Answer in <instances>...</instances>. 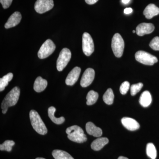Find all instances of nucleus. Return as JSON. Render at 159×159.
Listing matches in <instances>:
<instances>
[{
	"instance_id": "f257e3e1",
	"label": "nucleus",
	"mask_w": 159,
	"mask_h": 159,
	"mask_svg": "<svg viewBox=\"0 0 159 159\" xmlns=\"http://www.w3.org/2000/svg\"><path fill=\"white\" fill-rule=\"evenodd\" d=\"M20 95V89L18 87H15L12 89L6 95L3 99L1 105V108L2 109L3 114H6L8 108L13 106L17 103Z\"/></svg>"
},
{
	"instance_id": "f03ea898",
	"label": "nucleus",
	"mask_w": 159,
	"mask_h": 159,
	"mask_svg": "<svg viewBox=\"0 0 159 159\" xmlns=\"http://www.w3.org/2000/svg\"><path fill=\"white\" fill-rule=\"evenodd\" d=\"M68 138L71 141L78 143H82L87 140L86 135L82 129L78 125H74L66 129Z\"/></svg>"
},
{
	"instance_id": "7ed1b4c3",
	"label": "nucleus",
	"mask_w": 159,
	"mask_h": 159,
	"mask_svg": "<svg viewBox=\"0 0 159 159\" xmlns=\"http://www.w3.org/2000/svg\"><path fill=\"white\" fill-rule=\"evenodd\" d=\"M31 125L38 133L41 135H45L48 133V129L36 111L32 110L29 113Z\"/></svg>"
},
{
	"instance_id": "20e7f679",
	"label": "nucleus",
	"mask_w": 159,
	"mask_h": 159,
	"mask_svg": "<svg viewBox=\"0 0 159 159\" xmlns=\"http://www.w3.org/2000/svg\"><path fill=\"white\" fill-rule=\"evenodd\" d=\"M111 48L115 56L122 57L124 48V42L121 35L119 33L114 34L112 39Z\"/></svg>"
},
{
	"instance_id": "39448f33",
	"label": "nucleus",
	"mask_w": 159,
	"mask_h": 159,
	"mask_svg": "<svg viewBox=\"0 0 159 159\" xmlns=\"http://www.w3.org/2000/svg\"><path fill=\"white\" fill-rule=\"evenodd\" d=\"M135 57L137 61L145 65L152 66L158 61L156 57L144 51H138Z\"/></svg>"
},
{
	"instance_id": "423d86ee",
	"label": "nucleus",
	"mask_w": 159,
	"mask_h": 159,
	"mask_svg": "<svg viewBox=\"0 0 159 159\" xmlns=\"http://www.w3.org/2000/svg\"><path fill=\"white\" fill-rule=\"evenodd\" d=\"M56 48V46L51 39H47L41 47L38 53V57L44 59L51 55Z\"/></svg>"
},
{
	"instance_id": "0eeeda50",
	"label": "nucleus",
	"mask_w": 159,
	"mask_h": 159,
	"mask_svg": "<svg viewBox=\"0 0 159 159\" xmlns=\"http://www.w3.org/2000/svg\"><path fill=\"white\" fill-rule=\"evenodd\" d=\"M71 57V51L69 49L64 48L60 53L57 61V69L61 71L66 66Z\"/></svg>"
},
{
	"instance_id": "6e6552de",
	"label": "nucleus",
	"mask_w": 159,
	"mask_h": 159,
	"mask_svg": "<svg viewBox=\"0 0 159 159\" xmlns=\"http://www.w3.org/2000/svg\"><path fill=\"white\" fill-rule=\"evenodd\" d=\"M82 50L83 53L86 56H89L94 51L93 41L90 34L84 32L82 36Z\"/></svg>"
},
{
	"instance_id": "1a4fd4ad",
	"label": "nucleus",
	"mask_w": 159,
	"mask_h": 159,
	"mask_svg": "<svg viewBox=\"0 0 159 159\" xmlns=\"http://www.w3.org/2000/svg\"><path fill=\"white\" fill-rule=\"evenodd\" d=\"M54 6L53 0H37L34 4V9L38 13L43 14L51 10Z\"/></svg>"
},
{
	"instance_id": "9d476101",
	"label": "nucleus",
	"mask_w": 159,
	"mask_h": 159,
	"mask_svg": "<svg viewBox=\"0 0 159 159\" xmlns=\"http://www.w3.org/2000/svg\"><path fill=\"white\" fill-rule=\"evenodd\" d=\"M95 72L93 69L88 68L83 74L80 80V85L83 88L90 85L95 78Z\"/></svg>"
},
{
	"instance_id": "9b49d317",
	"label": "nucleus",
	"mask_w": 159,
	"mask_h": 159,
	"mask_svg": "<svg viewBox=\"0 0 159 159\" xmlns=\"http://www.w3.org/2000/svg\"><path fill=\"white\" fill-rule=\"evenodd\" d=\"M154 29L155 27L153 24L143 23L139 24L137 26L136 32L139 36H142L146 34H150L153 32Z\"/></svg>"
},
{
	"instance_id": "f8f14e48",
	"label": "nucleus",
	"mask_w": 159,
	"mask_h": 159,
	"mask_svg": "<svg viewBox=\"0 0 159 159\" xmlns=\"http://www.w3.org/2000/svg\"><path fill=\"white\" fill-rule=\"evenodd\" d=\"M81 72V69L76 66L70 72L66 80V83L67 85H74L78 80Z\"/></svg>"
},
{
	"instance_id": "ddd939ff",
	"label": "nucleus",
	"mask_w": 159,
	"mask_h": 159,
	"mask_svg": "<svg viewBox=\"0 0 159 159\" xmlns=\"http://www.w3.org/2000/svg\"><path fill=\"white\" fill-rule=\"evenodd\" d=\"M123 126L129 130L134 131L140 128V125L136 120L129 117H124L121 119Z\"/></svg>"
},
{
	"instance_id": "4468645a",
	"label": "nucleus",
	"mask_w": 159,
	"mask_h": 159,
	"mask_svg": "<svg viewBox=\"0 0 159 159\" xmlns=\"http://www.w3.org/2000/svg\"><path fill=\"white\" fill-rule=\"evenodd\" d=\"M21 18L22 16L20 13L19 11H16L9 17L5 24V28L8 29L17 25L20 22Z\"/></svg>"
},
{
	"instance_id": "2eb2a0df",
	"label": "nucleus",
	"mask_w": 159,
	"mask_h": 159,
	"mask_svg": "<svg viewBox=\"0 0 159 159\" xmlns=\"http://www.w3.org/2000/svg\"><path fill=\"white\" fill-rule=\"evenodd\" d=\"M86 130L89 134L97 138L101 137L102 134L101 129L97 127L93 123L90 122H87L86 124Z\"/></svg>"
},
{
	"instance_id": "dca6fc26",
	"label": "nucleus",
	"mask_w": 159,
	"mask_h": 159,
	"mask_svg": "<svg viewBox=\"0 0 159 159\" xmlns=\"http://www.w3.org/2000/svg\"><path fill=\"white\" fill-rule=\"evenodd\" d=\"M143 14L148 19H150L154 16L159 14V8L154 4H150L145 8Z\"/></svg>"
},
{
	"instance_id": "f3484780",
	"label": "nucleus",
	"mask_w": 159,
	"mask_h": 159,
	"mask_svg": "<svg viewBox=\"0 0 159 159\" xmlns=\"http://www.w3.org/2000/svg\"><path fill=\"white\" fill-rule=\"evenodd\" d=\"M108 142L109 140L107 138L104 137L98 138L92 142L91 148L94 151L101 150L105 145L108 144Z\"/></svg>"
},
{
	"instance_id": "a211bd4d",
	"label": "nucleus",
	"mask_w": 159,
	"mask_h": 159,
	"mask_svg": "<svg viewBox=\"0 0 159 159\" xmlns=\"http://www.w3.org/2000/svg\"><path fill=\"white\" fill-rule=\"evenodd\" d=\"M48 86V81L41 77H38L34 84V89L37 93H41Z\"/></svg>"
},
{
	"instance_id": "6ab92c4d",
	"label": "nucleus",
	"mask_w": 159,
	"mask_h": 159,
	"mask_svg": "<svg viewBox=\"0 0 159 159\" xmlns=\"http://www.w3.org/2000/svg\"><path fill=\"white\" fill-rule=\"evenodd\" d=\"M152 100V99L150 93L148 91H145L141 94L139 102L143 107H148L151 103Z\"/></svg>"
},
{
	"instance_id": "aec40b11",
	"label": "nucleus",
	"mask_w": 159,
	"mask_h": 159,
	"mask_svg": "<svg viewBox=\"0 0 159 159\" xmlns=\"http://www.w3.org/2000/svg\"><path fill=\"white\" fill-rule=\"evenodd\" d=\"M55 111H56V108L54 107H49L48 110V114L49 118L51 119V121L54 123L56 124H62L65 121V119L63 117H61L60 118H56L54 116V113H55Z\"/></svg>"
},
{
	"instance_id": "412c9836",
	"label": "nucleus",
	"mask_w": 159,
	"mask_h": 159,
	"mask_svg": "<svg viewBox=\"0 0 159 159\" xmlns=\"http://www.w3.org/2000/svg\"><path fill=\"white\" fill-rule=\"evenodd\" d=\"M52 154L55 159H74L70 154L64 151L56 149L52 152Z\"/></svg>"
},
{
	"instance_id": "4be33fe9",
	"label": "nucleus",
	"mask_w": 159,
	"mask_h": 159,
	"mask_svg": "<svg viewBox=\"0 0 159 159\" xmlns=\"http://www.w3.org/2000/svg\"><path fill=\"white\" fill-rule=\"evenodd\" d=\"M99 97V94L93 90L90 91L87 95V105L90 106L97 102Z\"/></svg>"
},
{
	"instance_id": "5701e85b",
	"label": "nucleus",
	"mask_w": 159,
	"mask_h": 159,
	"mask_svg": "<svg viewBox=\"0 0 159 159\" xmlns=\"http://www.w3.org/2000/svg\"><path fill=\"white\" fill-rule=\"evenodd\" d=\"M13 75L12 73H9L6 74L2 78H0V91L2 92L4 90L7 85L9 84V82L11 81L13 78Z\"/></svg>"
},
{
	"instance_id": "b1692460",
	"label": "nucleus",
	"mask_w": 159,
	"mask_h": 159,
	"mask_svg": "<svg viewBox=\"0 0 159 159\" xmlns=\"http://www.w3.org/2000/svg\"><path fill=\"white\" fill-rule=\"evenodd\" d=\"M114 94L112 89H107L103 96V101L108 105H111L113 103Z\"/></svg>"
},
{
	"instance_id": "393cba45",
	"label": "nucleus",
	"mask_w": 159,
	"mask_h": 159,
	"mask_svg": "<svg viewBox=\"0 0 159 159\" xmlns=\"http://www.w3.org/2000/svg\"><path fill=\"white\" fill-rule=\"evenodd\" d=\"M146 153L152 159H155L157 156V152L155 146L152 143H148L146 146Z\"/></svg>"
},
{
	"instance_id": "a878e982",
	"label": "nucleus",
	"mask_w": 159,
	"mask_h": 159,
	"mask_svg": "<svg viewBox=\"0 0 159 159\" xmlns=\"http://www.w3.org/2000/svg\"><path fill=\"white\" fill-rule=\"evenodd\" d=\"M14 141L11 140H7L5 141L2 144L0 145V150L1 151H6L7 152L11 151L12 146H14Z\"/></svg>"
},
{
	"instance_id": "bb28decb",
	"label": "nucleus",
	"mask_w": 159,
	"mask_h": 159,
	"mask_svg": "<svg viewBox=\"0 0 159 159\" xmlns=\"http://www.w3.org/2000/svg\"><path fill=\"white\" fill-rule=\"evenodd\" d=\"M143 84L142 83H139L136 84H133L130 88V93L131 96H134L138 93L143 87Z\"/></svg>"
},
{
	"instance_id": "cd10ccee",
	"label": "nucleus",
	"mask_w": 159,
	"mask_h": 159,
	"mask_svg": "<svg viewBox=\"0 0 159 159\" xmlns=\"http://www.w3.org/2000/svg\"><path fill=\"white\" fill-rule=\"evenodd\" d=\"M149 46L154 51H159V37L156 36L152 40Z\"/></svg>"
},
{
	"instance_id": "c85d7f7f",
	"label": "nucleus",
	"mask_w": 159,
	"mask_h": 159,
	"mask_svg": "<svg viewBox=\"0 0 159 159\" xmlns=\"http://www.w3.org/2000/svg\"><path fill=\"white\" fill-rule=\"evenodd\" d=\"M129 87H130L129 83L127 81H124V82L122 83L121 86H120V93L122 95H125V94L127 93V92L129 90Z\"/></svg>"
},
{
	"instance_id": "c756f323",
	"label": "nucleus",
	"mask_w": 159,
	"mask_h": 159,
	"mask_svg": "<svg viewBox=\"0 0 159 159\" xmlns=\"http://www.w3.org/2000/svg\"><path fill=\"white\" fill-rule=\"evenodd\" d=\"M12 2V0H0V2L2 5L3 8L5 9L9 8Z\"/></svg>"
},
{
	"instance_id": "7c9ffc66",
	"label": "nucleus",
	"mask_w": 159,
	"mask_h": 159,
	"mask_svg": "<svg viewBox=\"0 0 159 159\" xmlns=\"http://www.w3.org/2000/svg\"><path fill=\"white\" fill-rule=\"evenodd\" d=\"M86 3L89 5H93L98 2V0H85Z\"/></svg>"
},
{
	"instance_id": "2f4dec72",
	"label": "nucleus",
	"mask_w": 159,
	"mask_h": 159,
	"mask_svg": "<svg viewBox=\"0 0 159 159\" xmlns=\"http://www.w3.org/2000/svg\"><path fill=\"white\" fill-rule=\"evenodd\" d=\"M132 11L133 9L130 8H126L124 10V13L126 14H130L131 12H132Z\"/></svg>"
},
{
	"instance_id": "473e14b6",
	"label": "nucleus",
	"mask_w": 159,
	"mask_h": 159,
	"mask_svg": "<svg viewBox=\"0 0 159 159\" xmlns=\"http://www.w3.org/2000/svg\"><path fill=\"white\" fill-rule=\"evenodd\" d=\"M130 0H122V3H124V4H128L129 2H130Z\"/></svg>"
},
{
	"instance_id": "72a5a7b5",
	"label": "nucleus",
	"mask_w": 159,
	"mask_h": 159,
	"mask_svg": "<svg viewBox=\"0 0 159 159\" xmlns=\"http://www.w3.org/2000/svg\"><path fill=\"white\" fill-rule=\"evenodd\" d=\"M118 159H129L128 158L125 157L120 156L118 158Z\"/></svg>"
},
{
	"instance_id": "f704fd0d",
	"label": "nucleus",
	"mask_w": 159,
	"mask_h": 159,
	"mask_svg": "<svg viewBox=\"0 0 159 159\" xmlns=\"http://www.w3.org/2000/svg\"><path fill=\"white\" fill-rule=\"evenodd\" d=\"M35 159H46L45 158H42V157H38L37 158H36Z\"/></svg>"
},
{
	"instance_id": "c9c22d12",
	"label": "nucleus",
	"mask_w": 159,
	"mask_h": 159,
	"mask_svg": "<svg viewBox=\"0 0 159 159\" xmlns=\"http://www.w3.org/2000/svg\"><path fill=\"white\" fill-rule=\"evenodd\" d=\"M133 33H135L136 31H133Z\"/></svg>"
}]
</instances>
